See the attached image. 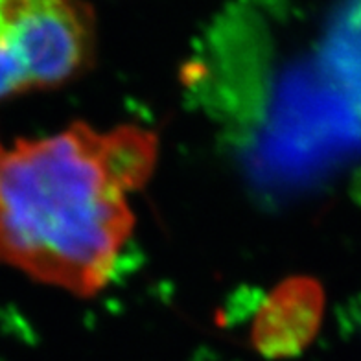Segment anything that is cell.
<instances>
[{
  "label": "cell",
  "instance_id": "1",
  "mask_svg": "<svg viewBox=\"0 0 361 361\" xmlns=\"http://www.w3.org/2000/svg\"><path fill=\"white\" fill-rule=\"evenodd\" d=\"M153 131L74 122L43 138L0 140V262L90 297L109 282L133 233L129 194L157 162Z\"/></svg>",
  "mask_w": 361,
  "mask_h": 361
},
{
  "label": "cell",
  "instance_id": "2",
  "mask_svg": "<svg viewBox=\"0 0 361 361\" xmlns=\"http://www.w3.org/2000/svg\"><path fill=\"white\" fill-rule=\"evenodd\" d=\"M323 308L324 293L314 279L295 276L281 282L255 315L252 347L271 360L297 356L315 338Z\"/></svg>",
  "mask_w": 361,
  "mask_h": 361
},
{
  "label": "cell",
  "instance_id": "3",
  "mask_svg": "<svg viewBox=\"0 0 361 361\" xmlns=\"http://www.w3.org/2000/svg\"><path fill=\"white\" fill-rule=\"evenodd\" d=\"M339 71L361 102V0L348 13L338 43Z\"/></svg>",
  "mask_w": 361,
  "mask_h": 361
}]
</instances>
